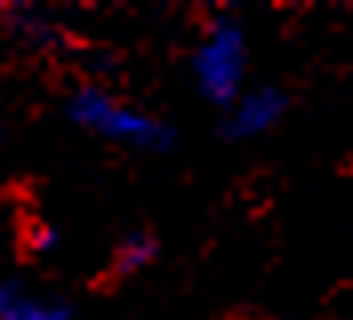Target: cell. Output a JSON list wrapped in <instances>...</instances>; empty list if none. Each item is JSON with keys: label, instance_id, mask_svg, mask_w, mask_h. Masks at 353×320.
<instances>
[{"label": "cell", "instance_id": "cell-1", "mask_svg": "<svg viewBox=\"0 0 353 320\" xmlns=\"http://www.w3.org/2000/svg\"><path fill=\"white\" fill-rule=\"evenodd\" d=\"M72 116H77V125L92 128V132H101L109 140L132 145V149H161V145H169V132H165L161 120L145 116L141 108H129V105H121V100H112L101 88L77 92Z\"/></svg>", "mask_w": 353, "mask_h": 320}, {"label": "cell", "instance_id": "cell-2", "mask_svg": "<svg viewBox=\"0 0 353 320\" xmlns=\"http://www.w3.org/2000/svg\"><path fill=\"white\" fill-rule=\"evenodd\" d=\"M201 88L213 96V100H241L237 88L245 76V41L233 24H213L205 44L197 48V61H193Z\"/></svg>", "mask_w": 353, "mask_h": 320}, {"label": "cell", "instance_id": "cell-3", "mask_svg": "<svg viewBox=\"0 0 353 320\" xmlns=\"http://www.w3.org/2000/svg\"><path fill=\"white\" fill-rule=\"evenodd\" d=\"M285 108V96H277V88H257V92H245L241 100L233 105V116H229V128L237 136H253V132H265L281 116Z\"/></svg>", "mask_w": 353, "mask_h": 320}, {"label": "cell", "instance_id": "cell-4", "mask_svg": "<svg viewBox=\"0 0 353 320\" xmlns=\"http://www.w3.org/2000/svg\"><path fill=\"white\" fill-rule=\"evenodd\" d=\"M0 317L4 320H65V308H57L48 300H37V297H21L17 288H4Z\"/></svg>", "mask_w": 353, "mask_h": 320}, {"label": "cell", "instance_id": "cell-5", "mask_svg": "<svg viewBox=\"0 0 353 320\" xmlns=\"http://www.w3.org/2000/svg\"><path fill=\"white\" fill-rule=\"evenodd\" d=\"M153 260V236H129L121 248H117V260H112V273H121V277H129L137 268H145Z\"/></svg>", "mask_w": 353, "mask_h": 320}]
</instances>
